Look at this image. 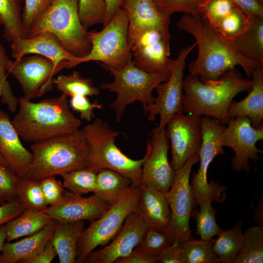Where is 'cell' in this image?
<instances>
[{
  "mask_svg": "<svg viewBox=\"0 0 263 263\" xmlns=\"http://www.w3.org/2000/svg\"><path fill=\"white\" fill-rule=\"evenodd\" d=\"M180 30L191 35L198 47L197 58L190 63V74L198 76L203 83L217 80L225 72L239 65L251 77L256 60L247 58L236 49L207 20L189 14L183 15L176 23Z\"/></svg>",
  "mask_w": 263,
  "mask_h": 263,
  "instance_id": "cell-1",
  "label": "cell"
},
{
  "mask_svg": "<svg viewBox=\"0 0 263 263\" xmlns=\"http://www.w3.org/2000/svg\"><path fill=\"white\" fill-rule=\"evenodd\" d=\"M19 105V111L11 122L19 136L27 142L36 143L69 134L81 125L63 94L38 102L21 97Z\"/></svg>",
  "mask_w": 263,
  "mask_h": 263,
  "instance_id": "cell-2",
  "label": "cell"
},
{
  "mask_svg": "<svg viewBox=\"0 0 263 263\" xmlns=\"http://www.w3.org/2000/svg\"><path fill=\"white\" fill-rule=\"evenodd\" d=\"M251 85L252 80L243 78L236 68L207 83L190 74L183 80V112L212 117L226 125L230 120L227 114L230 103L237 94L249 91Z\"/></svg>",
  "mask_w": 263,
  "mask_h": 263,
  "instance_id": "cell-3",
  "label": "cell"
},
{
  "mask_svg": "<svg viewBox=\"0 0 263 263\" xmlns=\"http://www.w3.org/2000/svg\"><path fill=\"white\" fill-rule=\"evenodd\" d=\"M33 160L24 177L39 181L46 177L85 168L88 144L84 129L33 143Z\"/></svg>",
  "mask_w": 263,
  "mask_h": 263,
  "instance_id": "cell-4",
  "label": "cell"
},
{
  "mask_svg": "<svg viewBox=\"0 0 263 263\" xmlns=\"http://www.w3.org/2000/svg\"><path fill=\"white\" fill-rule=\"evenodd\" d=\"M46 31L54 34L65 50L77 57H84L91 50L89 31L79 19L78 0H52L32 24L28 38Z\"/></svg>",
  "mask_w": 263,
  "mask_h": 263,
  "instance_id": "cell-5",
  "label": "cell"
},
{
  "mask_svg": "<svg viewBox=\"0 0 263 263\" xmlns=\"http://www.w3.org/2000/svg\"><path fill=\"white\" fill-rule=\"evenodd\" d=\"M83 129L88 144L86 168L95 172L109 169L128 177L133 184L140 185L145 155L134 160L123 153L115 144L116 137L120 132L113 130L102 119L97 118Z\"/></svg>",
  "mask_w": 263,
  "mask_h": 263,
  "instance_id": "cell-6",
  "label": "cell"
},
{
  "mask_svg": "<svg viewBox=\"0 0 263 263\" xmlns=\"http://www.w3.org/2000/svg\"><path fill=\"white\" fill-rule=\"evenodd\" d=\"M101 65L114 77L112 82L102 83L100 87L117 95L111 107L117 122L121 121L127 107L136 101L142 103L144 110L152 104L155 99L153 90L159 83L167 81L170 75V71L159 74L148 73L136 67L132 60L120 69Z\"/></svg>",
  "mask_w": 263,
  "mask_h": 263,
  "instance_id": "cell-7",
  "label": "cell"
},
{
  "mask_svg": "<svg viewBox=\"0 0 263 263\" xmlns=\"http://www.w3.org/2000/svg\"><path fill=\"white\" fill-rule=\"evenodd\" d=\"M128 31V16L120 8L102 30L88 32L91 50L85 56L78 57L75 67L83 62L95 61L115 69L124 68L132 58Z\"/></svg>",
  "mask_w": 263,
  "mask_h": 263,
  "instance_id": "cell-8",
  "label": "cell"
},
{
  "mask_svg": "<svg viewBox=\"0 0 263 263\" xmlns=\"http://www.w3.org/2000/svg\"><path fill=\"white\" fill-rule=\"evenodd\" d=\"M140 194L139 185L132 183L115 204L84 229L77 244L76 263H84L96 247L104 246L111 241L121 228L126 218L134 211Z\"/></svg>",
  "mask_w": 263,
  "mask_h": 263,
  "instance_id": "cell-9",
  "label": "cell"
},
{
  "mask_svg": "<svg viewBox=\"0 0 263 263\" xmlns=\"http://www.w3.org/2000/svg\"><path fill=\"white\" fill-rule=\"evenodd\" d=\"M201 121L202 141L199 152L200 166L198 171L193 173L190 184L196 206L207 197H210L212 202L222 203L226 195L225 186L213 180L208 183L207 179L208 168L212 160L217 155L225 154L219 138L225 125L215 118L206 116H201Z\"/></svg>",
  "mask_w": 263,
  "mask_h": 263,
  "instance_id": "cell-10",
  "label": "cell"
},
{
  "mask_svg": "<svg viewBox=\"0 0 263 263\" xmlns=\"http://www.w3.org/2000/svg\"><path fill=\"white\" fill-rule=\"evenodd\" d=\"M199 161V153L192 156L176 173L173 184L165 193L171 211L167 235L171 245L192 238L189 222L195 203L189 179L193 166Z\"/></svg>",
  "mask_w": 263,
  "mask_h": 263,
  "instance_id": "cell-11",
  "label": "cell"
},
{
  "mask_svg": "<svg viewBox=\"0 0 263 263\" xmlns=\"http://www.w3.org/2000/svg\"><path fill=\"white\" fill-rule=\"evenodd\" d=\"M197 46L194 42L179 52L176 59H172L170 64V75L166 81L159 83L156 87L157 96L154 102L144 110L150 121L155 120L160 115L158 128L165 129L169 119L174 114L183 113L182 100L183 95V80L186 59L191 51Z\"/></svg>",
  "mask_w": 263,
  "mask_h": 263,
  "instance_id": "cell-12",
  "label": "cell"
},
{
  "mask_svg": "<svg viewBox=\"0 0 263 263\" xmlns=\"http://www.w3.org/2000/svg\"><path fill=\"white\" fill-rule=\"evenodd\" d=\"M226 125L219 136V143L233 150L234 155L231 160L233 170L248 172L249 160L256 164L260 160L258 153L263 152L256 146L258 141L263 140V126L253 127L250 118L246 116H237Z\"/></svg>",
  "mask_w": 263,
  "mask_h": 263,
  "instance_id": "cell-13",
  "label": "cell"
},
{
  "mask_svg": "<svg viewBox=\"0 0 263 263\" xmlns=\"http://www.w3.org/2000/svg\"><path fill=\"white\" fill-rule=\"evenodd\" d=\"M171 38L158 29L151 28L129 35L133 64L150 73L170 71Z\"/></svg>",
  "mask_w": 263,
  "mask_h": 263,
  "instance_id": "cell-14",
  "label": "cell"
},
{
  "mask_svg": "<svg viewBox=\"0 0 263 263\" xmlns=\"http://www.w3.org/2000/svg\"><path fill=\"white\" fill-rule=\"evenodd\" d=\"M169 139L166 129L153 128L147 141L145 158L142 165L140 185L166 193L174 181L176 173L168 159Z\"/></svg>",
  "mask_w": 263,
  "mask_h": 263,
  "instance_id": "cell-15",
  "label": "cell"
},
{
  "mask_svg": "<svg viewBox=\"0 0 263 263\" xmlns=\"http://www.w3.org/2000/svg\"><path fill=\"white\" fill-rule=\"evenodd\" d=\"M166 126L171 150L170 163L177 173L192 156L199 153L202 141L201 116L177 113Z\"/></svg>",
  "mask_w": 263,
  "mask_h": 263,
  "instance_id": "cell-16",
  "label": "cell"
},
{
  "mask_svg": "<svg viewBox=\"0 0 263 263\" xmlns=\"http://www.w3.org/2000/svg\"><path fill=\"white\" fill-rule=\"evenodd\" d=\"M7 71L19 82L23 92V97L28 100L51 91L53 77L57 74L51 60L38 55L11 60Z\"/></svg>",
  "mask_w": 263,
  "mask_h": 263,
  "instance_id": "cell-17",
  "label": "cell"
},
{
  "mask_svg": "<svg viewBox=\"0 0 263 263\" xmlns=\"http://www.w3.org/2000/svg\"><path fill=\"white\" fill-rule=\"evenodd\" d=\"M148 225L133 211L125 219L116 235L100 249L94 250L86 257V263H114L117 259L129 255L140 241Z\"/></svg>",
  "mask_w": 263,
  "mask_h": 263,
  "instance_id": "cell-18",
  "label": "cell"
},
{
  "mask_svg": "<svg viewBox=\"0 0 263 263\" xmlns=\"http://www.w3.org/2000/svg\"><path fill=\"white\" fill-rule=\"evenodd\" d=\"M11 55L19 59L30 54L40 55L51 60L57 73L64 68L74 67L77 57L65 50L56 37L43 32L29 38H18L11 42Z\"/></svg>",
  "mask_w": 263,
  "mask_h": 263,
  "instance_id": "cell-19",
  "label": "cell"
},
{
  "mask_svg": "<svg viewBox=\"0 0 263 263\" xmlns=\"http://www.w3.org/2000/svg\"><path fill=\"white\" fill-rule=\"evenodd\" d=\"M111 207L94 194L83 197L65 190L59 203L48 207L42 211L58 221L87 220L91 223L99 218Z\"/></svg>",
  "mask_w": 263,
  "mask_h": 263,
  "instance_id": "cell-20",
  "label": "cell"
},
{
  "mask_svg": "<svg viewBox=\"0 0 263 263\" xmlns=\"http://www.w3.org/2000/svg\"><path fill=\"white\" fill-rule=\"evenodd\" d=\"M122 8L129 19L128 36L146 28H155L171 37V15L159 9L153 0H122Z\"/></svg>",
  "mask_w": 263,
  "mask_h": 263,
  "instance_id": "cell-21",
  "label": "cell"
},
{
  "mask_svg": "<svg viewBox=\"0 0 263 263\" xmlns=\"http://www.w3.org/2000/svg\"><path fill=\"white\" fill-rule=\"evenodd\" d=\"M0 154L19 176L24 177L33 156L22 144L7 113L0 110Z\"/></svg>",
  "mask_w": 263,
  "mask_h": 263,
  "instance_id": "cell-22",
  "label": "cell"
},
{
  "mask_svg": "<svg viewBox=\"0 0 263 263\" xmlns=\"http://www.w3.org/2000/svg\"><path fill=\"white\" fill-rule=\"evenodd\" d=\"M139 186L140 197L134 212L141 217L148 226L167 234L171 211L166 194L153 188Z\"/></svg>",
  "mask_w": 263,
  "mask_h": 263,
  "instance_id": "cell-23",
  "label": "cell"
},
{
  "mask_svg": "<svg viewBox=\"0 0 263 263\" xmlns=\"http://www.w3.org/2000/svg\"><path fill=\"white\" fill-rule=\"evenodd\" d=\"M252 85L248 95L240 101L232 100L227 114L231 120L237 116L250 118L254 128L263 126V64L257 62L253 72Z\"/></svg>",
  "mask_w": 263,
  "mask_h": 263,
  "instance_id": "cell-24",
  "label": "cell"
},
{
  "mask_svg": "<svg viewBox=\"0 0 263 263\" xmlns=\"http://www.w3.org/2000/svg\"><path fill=\"white\" fill-rule=\"evenodd\" d=\"M57 221H53L38 232L16 242H5L0 254V263H16L40 252L50 239Z\"/></svg>",
  "mask_w": 263,
  "mask_h": 263,
  "instance_id": "cell-25",
  "label": "cell"
},
{
  "mask_svg": "<svg viewBox=\"0 0 263 263\" xmlns=\"http://www.w3.org/2000/svg\"><path fill=\"white\" fill-rule=\"evenodd\" d=\"M85 221H57L50 240L55 247L60 263H76L77 244L84 230Z\"/></svg>",
  "mask_w": 263,
  "mask_h": 263,
  "instance_id": "cell-26",
  "label": "cell"
},
{
  "mask_svg": "<svg viewBox=\"0 0 263 263\" xmlns=\"http://www.w3.org/2000/svg\"><path fill=\"white\" fill-rule=\"evenodd\" d=\"M53 220L42 211L25 209L19 215L4 224L6 242H10L34 234L43 228Z\"/></svg>",
  "mask_w": 263,
  "mask_h": 263,
  "instance_id": "cell-27",
  "label": "cell"
},
{
  "mask_svg": "<svg viewBox=\"0 0 263 263\" xmlns=\"http://www.w3.org/2000/svg\"><path fill=\"white\" fill-rule=\"evenodd\" d=\"M249 18V28L231 41L242 56L263 64V17Z\"/></svg>",
  "mask_w": 263,
  "mask_h": 263,
  "instance_id": "cell-28",
  "label": "cell"
},
{
  "mask_svg": "<svg viewBox=\"0 0 263 263\" xmlns=\"http://www.w3.org/2000/svg\"><path fill=\"white\" fill-rule=\"evenodd\" d=\"M132 183L128 177L109 169L96 172V196L112 206L115 204Z\"/></svg>",
  "mask_w": 263,
  "mask_h": 263,
  "instance_id": "cell-29",
  "label": "cell"
},
{
  "mask_svg": "<svg viewBox=\"0 0 263 263\" xmlns=\"http://www.w3.org/2000/svg\"><path fill=\"white\" fill-rule=\"evenodd\" d=\"M218 236L213 243V251L220 263H234L244 245L242 221H236L231 228L222 230Z\"/></svg>",
  "mask_w": 263,
  "mask_h": 263,
  "instance_id": "cell-30",
  "label": "cell"
},
{
  "mask_svg": "<svg viewBox=\"0 0 263 263\" xmlns=\"http://www.w3.org/2000/svg\"><path fill=\"white\" fill-rule=\"evenodd\" d=\"M21 0H0V17L3 37L12 42L18 38H27L21 20Z\"/></svg>",
  "mask_w": 263,
  "mask_h": 263,
  "instance_id": "cell-31",
  "label": "cell"
},
{
  "mask_svg": "<svg viewBox=\"0 0 263 263\" xmlns=\"http://www.w3.org/2000/svg\"><path fill=\"white\" fill-rule=\"evenodd\" d=\"M53 83L66 96H94L100 93L99 89L94 85L92 79L82 76L77 71L68 75H59L53 78Z\"/></svg>",
  "mask_w": 263,
  "mask_h": 263,
  "instance_id": "cell-32",
  "label": "cell"
},
{
  "mask_svg": "<svg viewBox=\"0 0 263 263\" xmlns=\"http://www.w3.org/2000/svg\"><path fill=\"white\" fill-rule=\"evenodd\" d=\"M243 248L234 263L263 262V227L253 226L244 232Z\"/></svg>",
  "mask_w": 263,
  "mask_h": 263,
  "instance_id": "cell-33",
  "label": "cell"
},
{
  "mask_svg": "<svg viewBox=\"0 0 263 263\" xmlns=\"http://www.w3.org/2000/svg\"><path fill=\"white\" fill-rule=\"evenodd\" d=\"M214 240H196L192 238L180 244L184 263H220L212 250Z\"/></svg>",
  "mask_w": 263,
  "mask_h": 263,
  "instance_id": "cell-34",
  "label": "cell"
},
{
  "mask_svg": "<svg viewBox=\"0 0 263 263\" xmlns=\"http://www.w3.org/2000/svg\"><path fill=\"white\" fill-rule=\"evenodd\" d=\"M212 202L210 197L206 198L198 205L200 210H192L191 213V217L196 220V233L204 240L212 239L223 230L217 224Z\"/></svg>",
  "mask_w": 263,
  "mask_h": 263,
  "instance_id": "cell-35",
  "label": "cell"
},
{
  "mask_svg": "<svg viewBox=\"0 0 263 263\" xmlns=\"http://www.w3.org/2000/svg\"><path fill=\"white\" fill-rule=\"evenodd\" d=\"M17 193L18 201L25 209L42 211L48 207L39 181L19 177Z\"/></svg>",
  "mask_w": 263,
  "mask_h": 263,
  "instance_id": "cell-36",
  "label": "cell"
},
{
  "mask_svg": "<svg viewBox=\"0 0 263 263\" xmlns=\"http://www.w3.org/2000/svg\"><path fill=\"white\" fill-rule=\"evenodd\" d=\"M63 187L80 196L94 192L96 187V172L86 168L61 174Z\"/></svg>",
  "mask_w": 263,
  "mask_h": 263,
  "instance_id": "cell-37",
  "label": "cell"
},
{
  "mask_svg": "<svg viewBox=\"0 0 263 263\" xmlns=\"http://www.w3.org/2000/svg\"><path fill=\"white\" fill-rule=\"evenodd\" d=\"M250 25L249 17L242 8L237 5L215 29L224 38L228 40H233L244 32Z\"/></svg>",
  "mask_w": 263,
  "mask_h": 263,
  "instance_id": "cell-38",
  "label": "cell"
},
{
  "mask_svg": "<svg viewBox=\"0 0 263 263\" xmlns=\"http://www.w3.org/2000/svg\"><path fill=\"white\" fill-rule=\"evenodd\" d=\"M237 5L232 0H204L198 6V12L201 18L215 28Z\"/></svg>",
  "mask_w": 263,
  "mask_h": 263,
  "instance_id": "cell-39",
  "label": "cell"
},
{
  "mask_svg": "<svg viewBox=\"0 0 263 263\" xmlns=\"http://www.w3.org/2000/svg\"><path fill=\"white\" fill-rule=\"evenodd\" d=\"M171 245L166 232L148 226L140 241L134 248L159 258Z\"/></svg>",
  "mask_w": 263,
  "mask_h": 263,
  "instance_id": "cell-40",
  "label": "cell"
},
{
  "mask_svg": "<svg viewBox=\"0 0 263 263\" xmlns=\"http://www.w3.org/2000/svg\"><path fill=\"white\" fill-rule=\"evenodd\" d=\"M78 14L82 25L88 29L104 23L106 16L105 0H78Z\"/></svg>",
  "mask_w": 263,
  "mask_h": 263,
  "instance_id": "cell-41",
  "label": "cell"
},
{
  "mask_svg": "<svg viewBox=\"0 0 263 263\" xmlns=\"http://www.w3.org/2000/svg\"><path fill=\"white\" fill-rule=\"evenodd\" d=\"M11 61L0 42V97L1 102L6 105L12 113L15 112L19 99L14 94L7 80V68Z\"/></svg>",
  "mask_w": 263,
  "mask_h": 263,
  "instance_id": "cell-42",
  "label": "cell"
},
{
  "mask_svg": "<svg viewBox=\"0 0 263 263\" xmlns=\"http://www.w3.org/2000/svg\"><path fill=\"white\" fill-rule=\"evenodd\" d=\"M19 178L10 168L0 163V206L18 201L17 187Z\"/></svg>",
  "mask_w": 263,
  "mask_h": 263,
  "instance_id": "cell-43",
  "label": "cell"
},
{
  "mask_svg": "<svg viewBox=\"0 0 263 263\" xmlns=\"http://www.w3.org/2000/svg\"><path fill=\"white\" fill-rule=\"evenodd\" d=\"M204 0H153L159 9L170 15L182 12L200 17L198 6Z\"/></svg>",
  "mask_w": 263,
  "mask_h": 263,
  "instance_id": "cell-44",
  "label": "cell"
},
{
  "mask_svg": "<svg viewBox=\"0 0 263 263\" xmlns=\"http://www.w3.org/2000/svg\"><path fill=\"white\" fill-rule=\"evenodd\" d=\"M52 0H24L21 20L27 38L35 21L44 12Z\"/></svg>",
  "mask_w": 263,
  "mask_h": 263,
  "instance_id": "cell-45",
  "label": "cell"
},
{
  "mask_svg": "<svg viewBox=\"0 0 263 263\" xmlns=\"http://www.w3.org/2000/svg\"><path fill=\"white\" fill-rule=\"evenodd\" d=\"M39 183L48 206H54L60 202L65 190L61 181L55 176H50L39 181Z\"/></svg>",
  "mask_w": 263,
  "mask_h": 263,
  "instance_id": "cell-46",
  "label": "cell"
},
{
  "mask_svg": "<svg viewBox=\"0 0 263 263\" xmlns=\"http://www.w3.org/2000/svg\"><path fill=\"white\" fill-rule=\"evenodd\" d=\"M69 102L73 110L79 113L80 118L88 122L94 116L95 109H103V105L97 101L92 103L87 96L83 95L71 96Z\"/></svg>",
  "mask_w": 263,
  "mask_h": 263,
  "instance_id": "cell-47",
  "label": "cell"
},
{
  "mask_svg": "<svg viewBox=\"0 0 263 263\" xmlns=\"http://www.w3.org/2000/svg\"><path fill=\"white\" fill-rule=\"evenodd\" d=\"M24 210L19 201L7 202L0 206V225L18 216Z\"/></svg>",
  "mask_w": 263,
  "mask_h": 263,
  "instance_id": "cell-48",
  "label": "cell"
},
{
  "mask_svg": "<svg viewBox=\"0 0 263 263\" xmlns=\"http://www.w3.org/2000/svg\"><path fill=\"white\" fill-rule=\"evenodd\" d=\"M158 259L156 256L134 248L129 255L117 259L114 263H156Z\"/></svg>",
  "mask_w": 263,
  "mask_h": 263,
  "instance_id": "cell-49",
  "label": "cell"
},
{
  "mask_svg": "<svg viewBox=\"0 0 263 263\" xmlns=\"http://www.w3.org/2000/svg\"><path fill=\"white\" fill-rule=\"evenodd\" d=\"M56 255V250L49 240L40 252L22 263H50Z\"/></svg>",
  "mask_w": 263,
  "mask_h": 263,
  "instance_id": "cell-50",
  "label": "cell"
},
{
  "mask_svg": "<svg viewBox=\"0 0 263 263\" xmlns=\"http://www.w3.org/2000/svg\"><path fill=\"white\" fill-rule=\"evenodd\" d=\"M159 263H184L180 244L171 245L159 257Z\"/></svg>",
  "mask_w": 263,
  "mask_h": 263,
  "instance_id": "cell-51",
  "label": "cell"
},
{
  "mask_svg": "<svg viewBox=\"0 0 263 263\" xmlns=\"http://www.w3.org/2000/svg\"><path fill=\"white\" fill-rule=\"evenodd\" d=\"M242 8L249 17L258 16L263 17V6L255 0H232Z\"/></svg>",
  "mask_w": 263,
  "mask_h": 263,
  "instance_id": "cell-52",
  "label": "cell"
},
{
  "mask_svg": "<svg viewBox=\"0 0 263 263\" xmlns=\"http://www.w3.org/2000/svg\"><path fill=\"white\" fill-rule=\"evenodd\" d=\"M106 4V16L103 26L106 25L113 18L120 8L122 0H105Z\"/></svg>",
  "mask_w": 263,
  "mask_h": 263,
  "instance_id": "cell-53",
  "label": "cell"
},
{
  "mask_svg": "<svg viewBox=\"0 0 263 263\" xmlns=\"http://www.w3.org/2000/svg\"><path fill=\"white\" fill-rule=\"evenodd\" d=\"M256 200H257L258 204L256 208L255 209L254 208V220L258 225L263 227V197L257 198Z\"/></svg>",
  "mask_w": 263,
  "mask_h": 263,
  "instance_id": "cell-54",
  "label": "cell"
},
{
  "mask_svg": "<svg viewBox=\"0 0 263 263\" xmlns=\"http://www.w3.org/2000/svg\"><path fill=\"white\" fill-rule=\"evenodd\" d=\"M6 234L4 224L0 225V254L6 241Z\"/></svg>",
  "mask_w": 263,
  "mask_h": 263,
  "instance_id": "cell-55",
  "label": "cell"
},
{
  "mask_svg": "<svg viewBox=\"0 0 263 263\" xmlns=\"http://www.w3.org/2000/svg\"><path fill=\"white\" fill-rule=\"evenodd\" d=\"M0 163L9 168V166L5 159L0 154Z\"/></svg>",
  "mask_w": 263,
  "mask_h": 263,
  "instance_id": "cell-56",
  "label": "cell"
},
{
  "mask_svg": "<svg viewBox=\"0 0 263 263\" xmlns=\"http://www.w3.org/2000/svg\"><path fill=\"white\" fill-rule=\"evenodd\" d=\"M261 5L263 6V0H255Z\"/></svg>",
  "mask_w": 263,
  "mask_h": 263,
  "instance_id": "cell-57",
  "label": "cell"
},
{
  "mask_svg": "<svg viewBox=\"0 0 263 263\" xmlns=\"http://www.w3.org/2000/svg\"><path fill=\"white\" fill-rule=\"evenodd\" d=\"M0 24H1L2 25V20H1V19L0 17Z\"/></svg>",
  "mask_w": 263,
  "mask_h": 263,
  "instance_id": "cell-58",
  "label": "cell"
}]
</instances>
